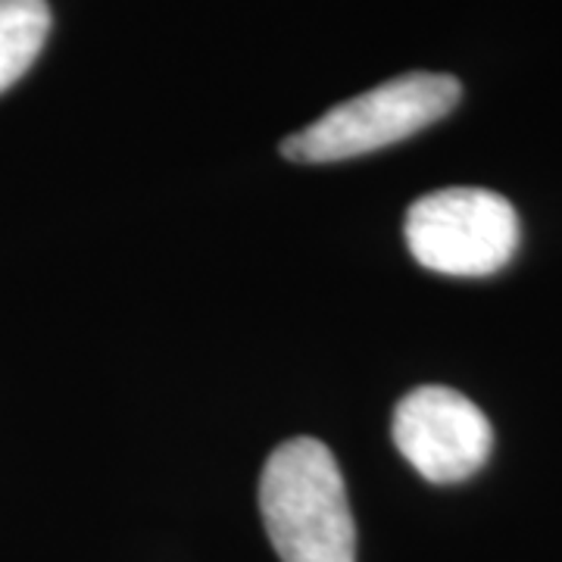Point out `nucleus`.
I'll return each mask as SVG.
<instances>
[{
	"label": "nucleus",
	"instance_id": "obj_2",
	"mask_svg": "<svg viewBox=\"0 0 562 562\" xmlns=\"http://www.w3.org/2000/svg\"><path fill=\"white\" fill-rule=\"evenodd\" d=\"M462 88L443 72H409L331 106L281 144L294 162H338L419 135L460 103Z\"/></svg>",
	"mask_w": 562,
	"mask_h": 562
},
{
	"label": "nucleus",
	"instance_id": "obj_5",
	"mask_svg": "<svg viewBox=\"0 0 562 562\" xmlns=\"http://www.w3.org/2000/svg\"><path fill=\"white\" fill-rule=\"evenodd\" d=\"M47 32V0H0V94L32 69Z\"/></svg>",
	"mask_w": 562,
	"mask_h": 562
},
{
	"label": "nucleus",
	"instance_id": "obj_3",
	"mask_svg": "<svg viewBox=\"0 0 562 562\" xmlns=\"http://www.w3.org/2000/svg\"><path fill=\"white\" fill-rule=\"evenodd\" d=\"M403 235L425 269L484 279L516 257L519 216L513 203L487 188H443L409 206Z\"/></svg>",
	"mask_w": 562,
	"mask_h": 562
},
{
	"label": "nucleus",
	"instance_id": "obj_4",
	"mask_svg": "<svg viewBox=\"0 0 562 562\" xmlns=\"http://www.w3.org/2000/svg\"><path fill=\"white\" fill-rule=\"evenodd\" d=\"M394 443L425 482L457 484L482 469L494 431L482 409L460 391L425 384L394 409Z\"/></svg>",
	"mask_w": 562,
	"mask_h": 562
},
{
	"label": "nucleus",
	"instance_id": "obj_1",
	"mask_svg": "<svg viewBox=\"0 0 562 562\" xmlns=\"http://www.w3.org/2000/svg\"><path fill=\"white\" fill-rule=\"evenodd\" d=\"M260 509L281 562H357V525L341 469L316 438H294L269 457Z\"/></svg>",
	"mask_w": 562,
	"mask_h": 562
}]
</instances>
